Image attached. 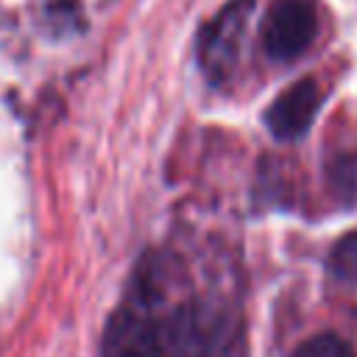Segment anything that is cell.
<instances>
[{"label":"cell","mask_w":357,"mask_h":357,"mask_svg":"<svg viewBox=\"0 0 357 357\" xmlns=\"http://www.w3.org/2000/svg\"><path fill=\"white\" fill-rule=\"evenodd\" d=\"M315 36V11L307 0H282L265 20V50L284 61L298 56Z\"/></svg>","instance_id":"obj_1"},{"label":"cell","mask_w":357,"mask_h":357,"mask_svg":"<svg viewBox=\"0 0 357 357\" xmlns=\"http://www.w3.org/2000/svg\"><path fill=\"white\" fill-rule=\"evenodd\" d=\"M318 103H321L318 84L315 81H298L271 103L268 117H265L268 128L282 139H293V137L307 131V126L312 123V117L318 112Z\"/></svg>","instance_id":"obj_2"},{"label":"cell","mask_w":357,"mask_h":357,"mask_svg":"<svg viewBox=\"0 0 357 357\" xmlns=\"http://www.w3.org/2000/svg\"><path fill=\"white\" fill-rule=\"evenodd\" d=\"M298 351H304V354H343V351H349V349H346V343H340L335 335H324V337H315V340L304 343Z\"/></svg>","instance_id":"obj_3"},{"label":"cell","mask_w":357,"mask_h":357,"mask_svg":"<svg viewBox=\"0 0 357 357\" xmlns=\"http://www.w3.org/2000/svg\"><path fill=\"white\" fill-rule=\"evenodd\" d=\"M335 265L340 273H357V237L343 243L337 248V257H335Z\"/></svg>","instance_id":"obj_4"}]
</instances>
